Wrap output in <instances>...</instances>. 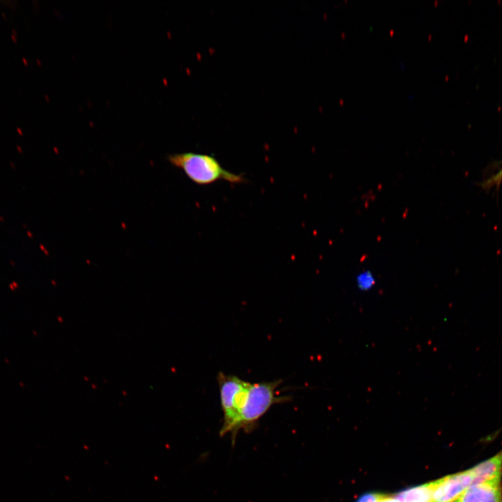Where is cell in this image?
<instances>
[{
  "label": "cell",
  "instance_id": "obj_1",
  "mask_svg": "<svg viewBox=\"0 0 502 502\" xmlns=\"http://www.w3.org/2000/svg\"><path fill=\"white\" fill-rule=\"evenodd\" d=\"M168 162L181 169L195 184L206 185L218 181L230 183H245L248 180L242 175L225 169L213 156L193 152L169 155Z\"/></svg>",
  "mask_w": 502,
  "mask_h": 502
},
{
  "label": "cell",
  "instance_id": "obj_2",
  "mask_svg": "<svg viewBox=\"0 0 502 502\" xmlns=\"http://www.w3.org/2000/svg\"><path fill=\"white\" fill-rule=\"evenodd\" d=\"M282 380L250 383L241 404L236 425V434L240 429L250 430L274 404L290 400L280 394Z\"/></svg>",
  "mask_w": 502,
  "mask_h": 502
},
{
  "label": "cell",
  "instance_id": "obj_3",
  "mask_svg": "<svg viewBox=\"0 0 502 502\" xmlns=\"http://www.w3.org/2000/svg\"><path fill=\"white\" fill-rule=\"evenodd\" d=\"M217 381L220 390V404L223 413V423L220 435L231 434L233 439L236 435V425L241 403L247 392L250 382L237 376L219 372Z\"/></svg>",
  "mask_w": 502,
  "mask_h": 502
},
{
  "label": "cell",
  "instance_id": "obj_4",
  "mask_svg": "<svg viewBox=\"0 0 502 502\" xmlns=\"http://www.w3.org/2000/svg\"><path fill=\"white\" fill-rule=\"evenodd\" d=\"M432 502H456L464 491L474 483L469 469L433 481Z\"/></svg>",
  "mask_w": 502,
  "mask_h": 502
},
{
  "label": "cell",
  "instance_id": "obj_5",
  "mask_svg": "<svg viewBox=\"0 0 502 502\" xmlns=\"http://www.w3.org/2000/svg\"><path fill=\"white\" fill-rule=\"evenodd\" d=\"M501 499V478L472 484L456 502H491Z\"/></svg>",
  "mask_w": 502,
  "mask_h": 502
},
{
  "label": "cell",
  "instance_id": "obj_6",
  "mask_svg": "<svg viewBox=\"0 0 502 502\" xmlns=\"http://www.w3.org/2000/svg\"><path fill=\"white\" fill-rule=\"evenodd\" d=\"M469 470L473 476L474 483L501 478L502 450L495 455L470 468Z\"/></svg>",
  "mask_w": 502,
  "mask_h": 502
},
{
  "label": "cell",
  "instance_id": "obj_7",
  "mask_svg": "<svg viewBox=\"0 0 502 502\" xmlns=\"http://www.w3.org/2000/svg\"><path fill=\"white\" fill-rule=\"evenodd\" d=\"M433 481L408 488L394 496L400 502H432Z\"/></svg>",
  "mask_w": 502,
  "mask_h": 502
},
{
  "label": "cell",
  "instance_id": "obj_8",
  "mask_svg": "<svg viewBox=\"0 0 502 502\" xmlns=\"http://www.w3.org/2000/svg\"><path fill=\"white\" fill-rule=\"evenodd\" d=\"M356 284L359 290L369 291L375 285L376 278L370 271H363L356 275Z\"/></svg>",
  "mask_w": 502,
  "mask_h": 502
},
{
  "label": "cell",
  "instance_id": "obj_9",
  "mask_svg": "<svg viewBox=\"0 0 502 502\" xmlns=\"http://www.w3.org/2000/svg\"><path fill=\"white\" fill-rule=\"evenodd\" d=\"M502 182V168L492 176L489 178L482 185L485 189H489L493 187H499Z\"/></svg>",
  "mask_w": 502,
  "mask_h": 502
},
{
  "label": "cell",
  "instance_id": "obj_10",
  "mask_svg": "<svg viewBox=\"0 0 502 502\" xmlns=\"http://www.w3.org/2000/svg\"><path fill=\"white\" fill-rule=\"evenodd\" d=\"M381 494L367 493L360 496L356 502H378Z\"/></svg>",
  "mask_w": 502,
  "mask_h": 502
},
{
  "label": "cell",
  "instance_id": "obj_11",
  "mask_svg": "<svg viewBox=\"0 0 502 502\" xmlns=\"http://www.w3.org/2000/svg\"><path fill=\"white\" fill-rule=\"evenodd\" d=\"M378 502H400L395 496H387L381 494L378 500Z\"/></svg>",
  "mask_w": 502,
  "mask_h": 502
},
{
  "label": "cell",
  "instance_id": "obj_12",
  "mask_svg": "<svg viewBox=\"0 0 502 502\" xmlns=\"http://www.w3.org/2000/svg\"><path fill=\"white\" fill-rule=\"evenodd\" d=\"M22 60L24 61V63H25V65H28V63L26 62L25 59H22Z\"/></svg>",
  "mask_w": 502,
  "mask_h": 502
},
{
  "label": "cell",
  "instance_id": "obj_13",
  "mask_svg": "<svg viewBox=\"0 0 502 502\" xmlns=\"http://www.w3.org/2000/svg\"><path fill=\"white\" fill-rule=\"evenodd\" d=\"M491 502H502V499H501V500H497V501H491Z\"/></svg>",
  "mask_w": 502,
  "mask_h": 502
}]
</instances>
